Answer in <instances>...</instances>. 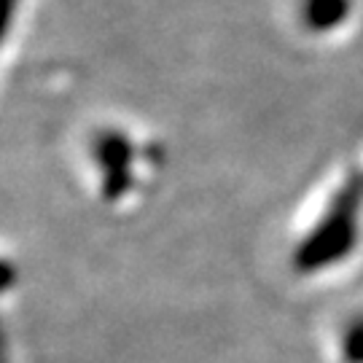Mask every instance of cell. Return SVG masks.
Masks as SVG:
<instances>
[{
	"mask_svg": "<svg viewBox=\"0 0 363 363\" xmlns=\"http://www.w3.org/2000/svg\"><path fill=\"white\" fill-rule=\"evenodd\" d=\"M358 232V186L350 183L337 196L334 208L318 220V226L301 240L296 250V267L301 272H318L339 261L355 242Z\"/></svg>",
	"mask_w": 363,
	"mask_h": 363,
	"instance_id": "1",
	"label": "cell"
},
{
	"mask_svg": "<svg viewBox=\"0 0 363 363\" xmlns=\"http://www.w3.org/2000/svg\"><path fill=\"white\" fill-rule=\"evenodd\" d=\"M347 358H350L352 363H363V325L361 328H355L350 334V339H347Z\"/></svg>",
	"mask_w": 363,
	"mask_h": 363,
	"instance_id": "3",
	"label": "cell"
},
{
	"mask_svg": "<svg viewBox=\"0 0 363 363\" xmlns=\"http://www.w3.org/2000/svg\"><path fill=\"white\" fill-rule=\"evenodd\" d=\"M307 22L312 27H328L342 19L345 0H307Z\"/></svg>",
	"mask_w": 363,
	"mask_h": 363,
	"instance_id": "2",
	"label": "cell"
},
{
	"mask_svg": "<svg viewBox=\"0 0 363 363\" xmlns=\"http://www.w3.org/2000/svg\"><path fill=\"white\" fill-rule=\"evenodd\" d=\"M13 277H16V272H13L11 264L0 261V294H3V291H9V288L13 286Z\"/></svg>",
	"mask_w": 363,
	"mask_h": 363,
	"instance_id": "4",
	"label": "cell"
}]
</instances>
